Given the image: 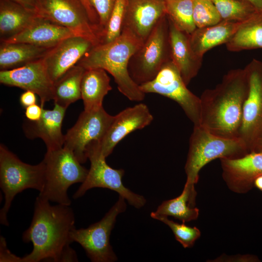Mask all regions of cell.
Returning a JSON list of instances; mask_svg holds the SVG:
<instances>
[{
  "label": "cell",
  "instance_id": "cell-33",
  "mask_svg": "<svg viewBox=\"0 0 262 262\" xmlns=\"http://www.w3.org/2000/svg\"><path fill=\"white\" fill-rule=\"evenodd\" d=\"M153 218L167 225L172 230L177 241L184 248L191 247L200 236V231L196 227L186 226L184 223L179 224L169 219L167 216H156Z\"/></svg>",
  "mask_w": 262,
  "mask_h": 262
},
{
  "label": "cell",
  "instance_id": "cell-10",
  "mask_svg": "<svg viewBox=\"0 0 262 262\" xmlns=\"http://www.w3.org/2000/svg\"><path fill=\"white\" fill-rule=\"evenodd\" d=\"M87 158L90 161V169L85 180L74 194L73 199L80 198L90 189L99 187L116 192L137 209L145 205L146 199L143 196L133 193L123 185V169L112 168L106 163V158L94 149L88 151Z\"/></svg>",
  "mask_w": 262,
  "mask_h": 262
},
{
  "label": "cell",
  "instance_id": "cell-39",
  "mask_svg": "<svg viewBox=\"0 0 262 262\" xmlns=\"http://www.w3.org/2000/svg\"><path fill=\"white\" fill-rule=\"evenodd\" d=\"M252 151L262 152V130L250 148V152Z\"/></svg>",
  "mask_w": 262,
  "mask_h": 262
},
{
  "label": "cell",
  "instance_id": "cell-23",
  "mask_svg": "<svg viewBox=\"0 0 262 262\" xmlns=\"http://www.w3.org/2000/svg\"><path fill=\"white\" fill-rule=\"evenodd\" d=\"M40 15L13 0L0 1V38L4 41L29 27Z\"/></svg>",
  "mask_w": 262,
  "mask_h": 262
},
{
  "label": "cell",
  "instance_id": "cell-15",
  "mask_svg": "<svg viewBox=\"0 0 262 262\" xmlns=\"http://www.w3.org/2000/svg\"><path fill=\"white\" fill-rule=\"evenodd\" d=\"M0 82L34 92L39 96L43 107L46 102L53 99L54 82L43 58L18 68L0 70Z\"/></svg>",
  "mask_w": 262,
  "mask_h": 262
},
{
  "label": "cell",
  "instance_id": "cell-3",
  "mask_svg": "<svg viewBox=\"0 0 262 262\" xmlns=\"http://www.w3.org/2000/svg\"><path fill=\"white\" fill-rule=\"evenodd\" d=\"M144 42L131 31L123 27L120 35L114 41L94 46L77 65L84 69L99 68L111 74L119 92L130 100L142 101L144 93L132 79L128 66L132 56Z\"/></svg>",
  "mask_w": 262,
  "mask_h": 262
},
{
  "label": "cell",
  "instance_id": "cell-4",
  "mask_svg": "<svg viewBox=\"0 0 262 262\" xmlns=\"http://www.w3.org/2000/svg\"><path fill=\"white\" fill-rule=\"evenodd\" d=\"M249 152L246 145L240 138L223 137L213 134L200 125H194L184 166L186 182L195 188L199 171L212 161L238 158Z\"/></svg>",
  "mask_w": 262,
  "mask_h": 262
},
{
  "label": "cell",
  "instance_id": "cell-18",
  "mask_svg": "<svg viewBox=\"0 0 262 262\" xmlns=\"http://www.w3.org/2000/svg\"><path fill=\"white\" fill-rule=\"evenodd\" d=\"M165 15L164 0H128L123 27L144 42Z\"/></svg>",
  "mask_w": 262,
  "mask_h": 262
},
{
  "label": "cell",
  "instance_id": "cell-20",
  "mask_svg": "<svg viewBox=\"0 0 262 262\" xmlns=\"http://www.w3.org/2000/svg\"><path fill=\"white\" fill-rule=\"evenodd\" d=\"M168 20L171 59L188 85L198 74L203 57L197 56L193 51L190 45L189 34L179 30Z\"/></svg>",
  "mask_w": 262,
  "mask_h": 262
},
{
  "label": "cell",
  "instance_id": "cell-21",
  "mask_svg": "<svg viewBox=\"0 0 262 262\" xmlns=\"http://www.w3.org/2000/svg\"><path fill=\"white\" fill-rule=\"evenodd\" d=\"M75 35H78L71 30L40 16L23 31L1 42L26 43L51 48L62 40Z\"/></svg>",
  "mask_w": 262,
  "mask_h": 262
},
{
  "label": "cell",
  "instance_id": "cell-25",
  "mask_svg": "<svg viewBox=\"0 0 262 262\" xmlns=\"http://www.w3.org/2000/svg\"><path fill=\"white\" fill-rule=\"evenodd\" d=\"M50 49L26 43L1 42L0 70L15 69L42 59Z\"/></svg>",
  "mask_w": 262,
  "mask_h": 262
},
{
  "label": "cell",
  "instance_id": "cell-6",
  "mask_svg": "<svg viewBox=\"0 0 262 262\" xmlns=\"http://www.w3.org/2000/svg\"><path fill=\"white\" fill-rule=\"evenodd\" d=\"M44 184L42 161L31 165L21 161L3 144L0 145V187L4 195V204L0 211V223L8 226L7 213L15 196L27 189L41 192Z\"/></svg>",
  "mask_w": 262,
  "mask_h": 262
},
{
  "label": "cell",
  "instance_id": "cell-26",
  "mask_svg": "<svg viewBox=\"0 0 262 262\" xmlns=\"http://www.w3.org/2000/svg\"><path fill=\"white\" fill-rule=\"evenodd\" d=\"M196 196L195 188L186 182L180 196L163 201L150 216H171L184 223L195 220L199 215V209L195 207Z\"/></svg>",
  "mask_w": 262,
  "mask_h": 262
},
{
  "label": "cell",
  "instance_id": "cell-36",
  "mask_svg": "<svg viewBox=\"0 0 262 262\" xmlns=\"http://www.w3.org/2000/svg\"><path fill=\"white\" fill-rule=\"evenodd\" d=\"M82 4L83 5L85 8L87 15L88 16L89 18L93 25L97 34H98V16L91 5L89 0H79Z\"/></svg>",
  "mask_w": 262,
  "mask_h": 262
},
{
  "label": "cell",
  "instance_id": "cell-27",
  "mask_svg": "<svg viewBox=\"0 0 262 262\" xmlns=\"http://www.w3.org/2000/svg\"><path fill=\"white\" fill-rule=\"evenodd\" d=\"M226 45L229 51L236 52L262 48V12L245 21Z\"/></svg>",
  "mask_w": 262,
  "mask_h": 262
},
{
  "label": "cell",
  "instance_id": "cell-1",
  "mask_svg": "<svg viewBox=\"0 0 262 262\" xmlns=\"http://www.w3.org/2000/svg\"><path fill=\"white\" fill-rule=\"evenodd\" d=\"M75 222L70 206L51 205L49 201L38 196L32 222L22 237L25 243L33 244V250L22 257L15 255L13 262H78L76 253L70 246Z\"/></svg>",
  "mask_w": 262,
  "mask_h": 262
},
{
  "label": "cell",
  "instance_id": "cell-28",
  "mask_svg": "<svg viewBox=\"0 0 262 262\" xmlns=\"http://www.w3.org/2000/svg\"><path fill=\"white\" fill-rule=\"evenodd\" d=\"M85 70L77 64L54 83V103L67 109L81 99V82Z\"/></svg>",
  "mask_w": 262,
  "mask_h": 262
},
{
  "label": "cell",
  "instance_id": "cell-5",
  "mask_svg": "<svg viewBox=\"0 0 262 262\" xmlns=\"http://www.w3.org/2000/svg\"><path fill=\"white\" fill-rule=\"evenodd\" d=\"M44 184L39 196L57 204L70 206L67 191L73 184L82 183L88 170L83 166L74 153L65 147L47 150L42 160Z\"/></svg>",
  "mask_w": 262,
  "mask_h": 262
},
{
  "label": "cell",
  "instance_id": "cell-22",
  "mask_svg": "<svg viewBox=\"0 0 262 262\" xmlns=\"http://www.w3.org/2000/svg\"><path fill=\"white\" fill-rule=\"evenodd\" d=\"M244 21L222 20L212 26L196 28L189 34L193 51L197 56L203 57L211 49L226 44Z\"/></svg>",
  "mask_w": 262,
  "mask_h": 262
},
{
  "label": "cell",
  "instance_id": "cell-8",
  "mask_svg": "<svg viewBox=\"0 0 262 262\" xmlns=\"http://www.w3.org/2000/svg\"><path fill=\"white\" fill-rule=\"evenodd\" d=\"M125 199L119 196L114 205L99 221L85 229H76L71 232L73 242L79 243L93 262H113L117 260L110 243V237L117 216L125 212Z\"/></svg>",
  "mask_w": 262,
  "mask_h": 262
},
{
  "label": "cell",
  "instance_id": "cell-19",
  "mask_svg": "<svg viewBox=\"0 0 262 262\" xmlns=\"http://www.w3.org/2000/svg\"><path fill=\"white\" fill-rule=\"evenodd\" d=\"M66 110L56 103L52 110L43 108L41 117L38 120H28L24 124L23 128L25 135L29 139H42L47 150L62 147L65 135L62 131V125Z\"/></svg>",
  "mask_w": 262,
  "mask_h": 262
},
{
  "label": "cell",
  "instance_id": "cell-2",
  "mask_svg": "<svg viewBox=\"0 0 262 262\" xmlns=\"http://www.w3.org/2000/svg\"><path fill=\"white\" fill-rule=\"evenodd\" d=\"M248 91L245 68L228 71L220 83L213 89L205 90L199 97L200 125L219 136L239 138Z\"/></svg>",
  "mask_w": 262,
  "mask_h": 262
},
{
  "label": "cell",
  "instance_id": "cell-13",
  "mask_svg": "<svg viewBox=\"0 0 262 262\" xmlns=\"http://www.w3.org/2000/svg\"><path fill=\"white\" fill-rule=\"evenodd\" d=\"M244 68L248 81V91L243 106L239 138L250 151L262 130V62L253 59Z\"/></svg>",
  "mask_w": 262,
  "mask_h": 262
},
{
  "label": "cell",
  "instance_id": "cell-41",
  "mask_svg": "<svg viewBox=\"0 0 262 262\" xmlns=\"http://www.w3.org/2000/svg\"><path fill=\"white\" fill-rule=\"evenodd\" d=\"M254 186L262 191V175L259 176L255 180Z\"/></svg>",
  "mask_w": 262,
  "mask_h": 262
},
{
  "label": "cell",
  "instance_id": "cell-11",
  "mask_svg": "<svg viewBox=\"0 0 262 262\" xmlns=\"http://www.w3.org/2000/svg\"><path fill=\"white\" fill-rule=\"evenodd\" d=\"M114 118V116L109 114L103 107L83 110L65 135L64 147L71 151L82 164L85 163L88 159V148L101 140Z\"/></svg>",
  "mask_w": 262,
  "mask_h": 262
},
{
  "label": "cell",
  "instance_id": "cell-12",
  "mask_svg": "<svg viewBox=\"0 0 262 262\" xmlns=\"http://www.w3.org/2000/svg\"><path fill=\"white\" fill-rule=\"evenodd\" d=\"M39 15L90 40L96 46L99 40L87 12L79 0H38Z\"/></svg>",
  "mask_w": 262,
  "mask_h": 262
},
{
  "label": "cell",
  "instance_id": "cell-37",
  "mask_svg": "<svg viewBox=\"0 0 262 262\" xmlns=\"http://www.w3.org/2000/svg\"><path fill=\"white\" fill-rule=\"evenodd\" d=\"M36 94L31 91H25L20 96L19 101L23 107L26 108L28 106L36 104Z\"/></svg>",
  "mask_w": 262,
  "mask_h": 262
},
{
  "label": "cell",
  "instance_id": "cell-14",
  "mask_svg": "<svg viewBox=\"0 0 262 262\" xmlns=\"http://www.w3.org/2000/svg\"><path fill=\"white\" fill-rule=\"evenodd\" d=\"M153 120V115L144 103L126 108L114 115L113 121L101 140L90 146L88 150L95 149L106 158L126 136L148 126Z\"/></svg>",
  "mask_w": 262,
  "mask_h": 262
},
{
  "label": "cell",
  "instance_id": "cell-35",
  "mask_svg": "<svg viewBox=\"0 0 262 262\" xmlns=\"http://www.w3.org/2000/svg\"><path fill=\"white\" fill-rule=\"evenodd\" d=\"M44 107L36 104L25 108V115L27 120L31 121L38 120L41 117Z\"/></svg>",
  "mask_w": 262,
  "mask_h": 262
},
{
  "label": "cell",
  "instance_id": "cell-9",
  "mask_svg": "<svg viewBox=\"0 0 262 262\" xmlns=\"http://www.w3.org/2000/svg\"><path fill=\"white\" fill-rule=\"evenodd\" d=\"M172 61L165 63L151 81L139 85L144 93H156L177 102L194 125H200V100L190 91Z\"/></svg>",
  "mask_w": 262,
  "mask_h": 262
},
{
  "label": "cell",
  "instance_id": "cell-31",
  "mask_svg": "<svg viewBox=\"0 0 262 262\" xmlns=\"http://www.w3.org/2000/svg\"><path fill=\"white\" fill-rule=\"evenodd\" d=\"M127 4L128 0H116L107 25L99 36V44L111 42L120 35L123 28Z\"/></svg>",
  "mask_w": 262,
  "mask_h": 262
},
{
  "label": "cell",
  "instance_id": "cell-32",
  "mask_svg": "<svg viewBox=\"0 0 262 262\" xmlns=\"http://www.w3.org/2000/svg\"><path fill=\"white\" fill-rule=\"evenodd\" d=\"M193 17L197 28L212 26L222 20L211 0H193Z\"/></svg>",
  "mask_w": 262,
  "mask_h": 262
},
{
  "label": "cell",
  "instance_id": "cell-24",
  "mask_svg": "<svg viewBox=\"0 0 262 262\" xmlns=\"http://www.w3.org/2000/svg\"><path fill=\"white\" fill-rule=\"evenodd\" d=\"M106 71L99 68L85 69L81 82V99L84 110L92 111L103 107L105 96L112 90Z\"/></svg>",
  "mask_w": 262,
  "mask_h": 262
},
{
  "label": "cell",
  "instance_id": "cell-7",
  "mask_svg": "<svg viewBox=\"0 0 262 262\" xmlns=\"http://www.w3.org/2000/svg\"><path fill=\"white\" fill-rule=\"evenodd\" d=\"M171 60L169 20L165 15L131 57L129 72L133 81L140 85L153 80Z\"/></svg>",
  "mask_w": 262,
  "mask_h": 262
},
{
  "label": "cell",
  "instance_id": "cell-38",
  "mask_svg": "<svg viewBox=\"0 0 262 262\" xmlns=\"http://www.w3.org/2000/svg\"><path fill=\"white\" fill-rule=\"evenodd\" d=\"M32 10L37 11L38 0H13Z\"/></svg>",
  "mask_w": 262,
  "mask_h": 262
},
{
  "label": "cell",
  "instance_id": "cell-40",
  "mask_svg": "<svg viewBox=\"0 0 262 262\" xmlns=\"http://www.w3.org/2000/svg\"><path fill=\"white\" fill-rule=\"evenodd\" d=\"M251 3L257 10L262 12V0H245Z\"/></svg>",
  "mask_w": 262,
  "mask_h": 262
},
{
  "label": "cell",
  "instance_id": "cell-17",
  "mask_svg": "<svg viewBox=\"0 0 262 262\" xmlns=\"http://www.w3.org/2000/svg\"><path fill=\"white\" fill-rule=\"evenodd\" d=\"M220 160L223 179L235 193L248 192L255 180L262 175V152L252 151L240 158Z\"/></svg>",
  "mask_w": 262,
  "mask_h": 262
},
{
  "label": "cell",
  "instance_id": "cell-29",
  "mask_svg": "<svg viewBox=\"0 0 262 262\" xmlns=\"http://www.w3.org/2000/svg\"><path fill=\"white\" fill-rule=\"evenodd\" d=\"M168 18L180 31L191 34L196 28L193 20V0H164Z\"/></svg>",
  "mask_w": 262,
  "mask_h": 262
},
{
  "label": "cell",
  "instance_id": "cell-34",
  "mask_svg": "<svg viewBox=\"0 0 262 262\" xmlns=\"http://www.w3.org/2000/svg\"><path fill=\"white\" fill-rule=\"evenodd\" d=\"M98 17V35L99 36L104 30L116 0H89Z\"/></svg>",
  "mask_w": 262,
  "mask_h": 262
},
{
  "label": "cell",
  "instance_id": "cell-16",
  "mask_svg": "<svg viewBox=\"0 0 262 262\" xmlns=\"http://www.w3.org/2000/svg\"><path fill=\"white\" fill-rule=\"evenodd\" d=\"M95 45L84 37L66 38L48 51L43 60L54 83L76 65Z\"/></svg>",
  "mask_w": 262,
  "mask_h": 262
},
{
  "label": "cell",
  "instance_id": "cell-30",
  "mask_svg": "<svg viewBox=\"0 0 262 262\" xmlns=\"http://www.w3.org/2000/svg\"><path fill=\"white\" fill-rule=\"evenodd\" d=\"M211 0L222 20L244 21L259 12L251 3L245 0Z\"/></svg>",
  "mask_w": 262,
  "mask_h": 262
}]
</instances>
